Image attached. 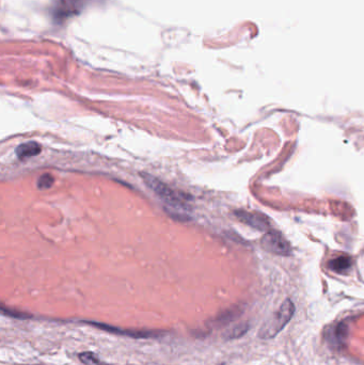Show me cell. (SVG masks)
Masks as SVG:
<instances>
[{
  "instance_id": "cell-1",
  "label": "cell",
  "mask_w": 364,
  "mask_h": 365,
  "mask_svg": "<svg viewBox=\"0 0 364 365\" xmlns=\"http://www.w3.org/2000/svg\"><path fill=\"white\" fill-rule=\"evenodd\" d=\"M295 313V306L292 300L286 299L283 304L281 305L279 310L275 313L270 319H268L265 324L263 325L260 330V337L263 340H268L275 337L280 331L283 329L289 320L293 318Z\"/></svg>"
},
{
  "instance_id": "cell-2",
  "label": "cell",
  "mask_w": 364,
  "mask_h": 365,
  "mask_svg": "<svg viewBox=\"0 0 364 365\" xmlns=\"http://www.w3.org/2000/svg\"><path fill=\"white\" fill-rule=\"evenodd\" d=\"M142 177L150 188L170 206L185 209L184 207L187 206V202L189 201L188 195L172 189L171 187L150 174H142Z\"/></svg>"
},
{
  "instance_id": "cell-3",
  "label": "cell",
  "mask_w": 364,
  "mask_h": 365,
  "mask_svg": "<svg viewBox=\"0 0 364 365\" xmlns=\"http://www.w3.org/2000/svg\"><path fill=\"white\" fill-rule=\"evenodd\" d=\"M261 244L266 251L278 255H288L292 251L289 243L276 230L267 231L263 236Z\"/></svg>"
},
{
  "instance_id": "cell-4",
  "label": "cell",
  "mask_w": 364,
  "mask_h": 365,
  "mask_svg": "<svg viewBox=\"0 0 364 365\" xmlns=\"http://www.w3.org/2000/svg\"><path fill=\"white\" fill-rule=\"evenodd\" d=\"M235 215L238 220H240L244 224L248 225L257 230H266L269 228L270 222L268 218L264 215L258 212H250L245 210L235 211Z\"/></svg>"
},
{
  "instance_id": "cell-5",
  "label": "cell",
  "mask_w": 364,
  "mask_h": 365,
  "mask_svg": "<svg viewBox=\"0 0 364 365\" xmlns=\"http://www.w3.org/2000/svg\"><path fill=\"white\" fill-rule=\"evenodd\" d=\"M41 151L42 149L39 143H36L34 141H30L18 147L16 149V154L20 159H26L39 155L41 153Z\"/></svg>"
},
{
  "instance_id": "cell-6",
  "label": "cell",
  "mask_w": 364,
  "mask_h": 365,
  "mask_svg": "<svg viewBox=\"0 0 364 365\" xmlns=\"http://www.w3.org/2000/svg\"><path fill=\"white\" fill-rule=\"evenodd\" d=\"M351 264H352L351 257L347 255H341L329 262V268L335 272L343 273L346 272L350 268Z\"/></svg>"
},
{
  "instance_id": "cell-7",
  "label": "cell",
  "mask_w": 364,
  "mask_h": 365,
  "mask_svg": "<svg viewBox=\"0 0 364 365\" xmlns=\"http://www.w3.org/2000/svg\"><path fill=\"white\" fill-rule=\"evenodd\" d=\"M332 337L334 342L340 345V344H343L345 341H346L347 336H348V327L346 324L344 323H340L336 325L333 330H332Z\"/></svg>"
},
{
  "instance_id": "cell-8",
  "label": "cell",
  "mask_w": 364,
  "mask_h": 365,
  "mask_svg": "<svg viewBox=\"0 0 364 365\" xmlns=\"http://www.w3.org/2000/svg\"><path fill=\"white\" fill-rule=\"evenodd\" d=\"M248 329H249V325L247 323H244V324H239L237 326H235L232 329V330L230 331V334H229V336H227V339H229V340L238 339V337L246 334V332L248 331Z\"/></svg>"
},
{
  "instance_id": "cell-9",
  "label": "cell",
  "mask_w": 364,
  "mask_h": 365,
  "mask_svg": "<svg viewBox=\"0 0 364 365\" xmlns=\"http://www.w3.org/2000/svg\"><path fill=\"white\" fill-rule=\"evenodd\" d=\"M52 183H53V177L49 174H44L39 179L38 186L41 189H47L52 185Z\"/></svg>"
},
{
  "instance_id": "cell-10",
  "label": "cell",
  "mask_w": 364,
  "mask_h": 365,
  "mask_svg": "<svg viewBox=\"0 0 364 365\" xmlns=\"http://www.w3.org/2000/svg\"><path fill=\"white\" fill-rule=\"evenodd\" d=\"M3 313L7 314L8 316H13V317H16V318H27V317H29V316H27L26 314H22V313H18V312L13 314L11 311H9V310L7 311L5 308H3Z\"/></svg>"
}]
</instances>
